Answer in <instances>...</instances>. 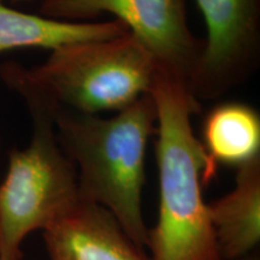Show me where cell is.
<instances>
[{
	"label": "cell",
	"mask_w": 260,
	"mask_h": 260,
	"mask_svg": "<svg viewBox=\"0 0 260 260\" xmlns=\"http://www.w3.org/2000/svg\"><path fill=\"white\" fill-rule=\"evenodd\" d=\"M41 14L64 22L111 14L147 48L159 71L190 89L203 40L188 27L186 0H44Z\"/></svg>",
	"instance_id": "obj_5"
},
{
	"label": "cell",
	"mask_w": 260,
	"mask_h": 260,
	"mask_svg": "<svg viewBox=\"0 0 260 260\" xmlns=\"http://www.w3.org/2000/svg\"><path fill=\"white\" fill-rule=\"evenodd\" d=\"M50 260H148L100 205L80 199L44 230Z\"/></svg>",
	"instance_id": "obj_7"
},
{
	"label": "cell",
	"mask_w": 260,
	"mask_h": 260,
	"mask_svg": "<svg viewBox=\"0 0 260 260\" xmlns=\"http://www.w3.org/2000/svg\"><path fill=\"white\" fill-rule=\"evenodd\" d=\"M2 2V0H0ZM12 2H22V0H12Z\"/></svg>",
	"instance_id": "obj_12"
},
{
	"label": "cell",
	"mask_w": 260,
	"mask_h": 260,
	"mask_svg": "<svg viewBox=\"0 0 260 260\" xmlns=\"http://www.w3.org/2000/svg\"><path fill=\"white\" fill-rule=\"evenodd\" d=\"M58 142L76 168L81 199L100 205L144 251L148 228L142 214L145 158L155 132L151 93L110 118L70 111L52 113Z\"/></svg>",
	"instance_id": "obj_2"
},
{
	"label": "cell",
	"mask_w": 260,
	"mask_h": 260,
	"mask_svg": "<svg viewBox=\"0 0 260 260\" xmlns=\"http://www.w3.org/2000/svg\"><path fill=\"white\" fill-rule=\"evenodd\" d=\"M206 27L190 83L195 99H217L254 73L260 58V0H195Z\"/></svg>",
	"instance_id": "obj_6"
},
{
	"label": "cell",
	"mask_w": 260,
	"mask_h": 260,
	"mask_svg": "<svg viewBox=\"0 0 260 260\" xmlns=\"http://www.w3.org/2000/svg\"><path fill=\"white\" fill-rule=\"evenodd\" d=\"M157 63L132 32L104 40L79 41L52 50L45 63L25 69L0 68V77L27 105L98 115L121 111L151 93Z\"/></svg>",
	"instance_id": "obj_3"
},
{
	"label": "cell",
	"mask_w": 260,
	"mask_h": 260,
	"mask_svg": "<svg viewBox=\"0 0 260 260\" xmlns=\"http://www.w3.org/2000/svg\"><path fill=\"white\" fill-rule=\"evenodd\" d=\"M240 260H259V256L255 255L254 253H251V254L243 256V258L240 259Z\"/></svg>",
	"instance_id": "obj_11"
},
{
	"label": "cell",
	"mask_w": 260,
	"mask_h": 260,
	"mask_svg": "<svg viewBox=\"0 0 260 260\" xmlns=\"http://www.w3.org/2000/svg\"><path fill=\"white\" fill-rule=\"evenodd\" d=\"M126 32L128 28L118 19L99 23L57 21L16 11L0 2V52L27 47L52 51L73 42L104 40Z\"/></svg>",
	"instance_id": "obj_9"
},
{
	"label": "cell",
	"mask_w": 260,
	"mask_h": 260,
	"mask_svg": "<svg viewBox=\"0 0 260 260\" xmlns=\"http://www.w3.org/2000/svg\"><path fill=\"white\" fill-rule=\"evenodd\" d=\"M157 109V224L148 229L149 260H222L203 190L217 175L191 117L200 103L182 81L157 71L151 89Z\"/></svg>",
	"instance_id": "obj_1"
},
{
	"label": "cell",
	"mask_w": 260,
	"mask_h": 260,
	"mask_svg": "<svg viewBox=\"0 0 260 260\" xmlns=\"http://www.w3.org/2000/svg\"><path fill=\"white\" fill-rule=\"evenodd\" d=\"M201 144L217 167L239 168L260 157L259 113L243 103L214 106L204 119Z\"/></svg>",
	"instance_id": "obj_10"
},
{
	"label": "cell",
	"mask_w": 260,
	"mask_h": 260,
	"mask_svg": "<svg viewBox=\"0 0 260 260\" xmlns=\"http://www.w3.org/2000/svg\"><path fill=\"white\" fill-rule=\"evenodd\" d=\"M209 205L222 260H240L260 241V157L237 168L234 189Z\"/></svg>",
	"instance_id": "obj_8"
},
{
	"label": "cell",
	"mask_w": 260,
	"mask_h": 260,
	"mask_svg": "<svg viewBox=\"0 0 260 260\" xmlns=\"http://www.w3.org/2000/svg\"><path fill=\"white\" fill-rule=\"evenodd\" d=\"M34 123L27 148L12 149L0 184V260H22L28 234L47 229L79 203L76 168L58 142L53 118L28 106Z\"/></svg>",
	"instance_id": "obj_4"
}]
</instances>
